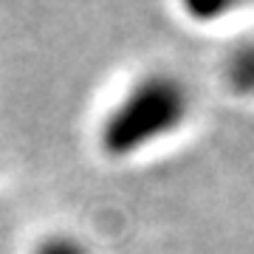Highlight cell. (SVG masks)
Listing matches in <instances>:
<instances>
[{
  "label": "cell",
  "mask_w": 254,
  "mask_h": 254,
  "mask_svg": "<svg viewBox=\"0 0 254 254\" xmlns=\"http://www.w3.org/2000/svg\"><path fill=\"white\" fill-rule=\"evenodd\" d=\"M195 113L190 82L170 68H150L110 102L96 122L93 144L110 164L136 161L184 133Z\"/></svg>",
  "instance_id": "6da1fadb"
},
{
  "label": "cell",
  "mask_w": 254,
  "mask_h": 254,
  "mask_svg": "<svg viewBox=\"0 0 254 254\" xmlns=\"http://www.w3.org/2000/svg\"><path fill=\"white\" fill-rule=\"evenodd\" d=\"M220 85L235 99H254V34L226 51L220 63Z\"/></svg>",
  "instance_id": "7a4b0ae2"
},
{
  "label": "cell",
  "mask_w": 254,
  "mask_h": 254,
  "mask_svg": "<svg viewBox=\"0 0 254 254\" xmlns=\"http://www.w3.org/2000/svg\"><path fill=\"white\" fill-rule=\"evenodd\" d=\"M175 6L187 23L200 28H215L254 9V0H175Z\"/></svg>",
  "instance_id": "3957f363"
},
{
  "label": "cell",
  "mask_w": 254,
  "mask_h": 254,
  "mask_svg": "<svg viewBox=\"0 0 254 254\" xmlns=\"http://www.w3.org/2000/svg\"><path fill=\"white\" fill-rule=\"evenodd\" d=\"M26 254H93V246L71 229H48L31 240Z\"/></svg>",
  "instance_id": "277c9868"
}]
</instances>
